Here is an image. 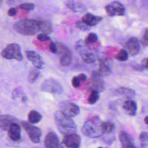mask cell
I'll return each mask as SVG.
<instances>
[{"label":"cell","instance_id":"cell-1","mask_svg":"<svg viewBox=\"0 0 148 148\" xmlns=\"http://www.w3.org/2000/svg\"><path fill=\"white\" fill-rule=\"evenodd\" d=\"M55 123L58 131L62 134L67 135L76 134L77 126L75 121L60 110L56 111L54 113Z\"/></svg>","mask_w":148,"mask_h":148},{"label":"cell","instance_id":"cell-2","mask_svg":"<svg viewBox=\"0 0 148 148\" xmlns=\"http://www.w3.org/2000/svg\"><path fill=\"white\" fill-rule=\"evenodd\" d=\"M102 121L98 116H94L86 121L82 128L84 135L91 138H96L104 134L102 130Z\"/></svg>","mask_w":148,"mask_h":148},{"label":"cell","instance_id":"cell-3","mask_svg":"<svg viewBox=\"0 0 148 148\" xmlns=\"http://www.w3.org/2000/svg\"><path fill=\"white\" fill-rule=\"evenodd\" d=\"M39 21L34 19H21L14 24V29L24 35H34L39 31Z\"/></svg>","mask_w":148,"mask_h":148},{"label":"cell","instance_id":"cell-4","mask_svg":"<svg viewBox=\"0 0 148 148\" xmlns=\"http://www.w3.org/2000/svg\"><path fill=\"white\" fill-rule=\"evenodd\" d=\"M2 56L8 60L14 59L18 61L23 60L21 49L17 43L9 44L1 52Z\"/></svg>","mask_w":148,"mask_h":148},{"label":"cell","instance_id":"cell-5","mask_svg":"<svg viewBox=\"0 0 148 148\" xmlns=\"http://www.w3.org/2000/svg\"><path fill=\"white\" fill-rule=\"evenodd\" d=\"M87 45L84 41L79 40L76 43V50L83 61L86 63H92L95 60V56L90 51Z\"/></svg>","mask_w":148,"mask_h":148},{"label":"cell","instance_id":"cell-6","mask_svg":"<svg viewBox=\"0 0 148 148\" xmlns=\"http://www.w3.org/2000/svg\"><path fill=\"white\" fill-rule=\"evenodd\" d=\"M41 90L52 94H61L63 91V87L57 80L53 78H49L42 84Z\"/></svg>","mask_w":148,"mask_h":148},{"label":"cell","instance_id":"cell-7","mask_svg":"<svg viewBox=\"0 0 148 148\" xmlns=\"http://www.w3.org/2000/svg\"><path fill=\"white\" fill-rule=\"evenodd\" d=\"M21 125L26 131L30 140L33 143H38L40 142L42 132L38 127L26 121H21Z\"/></svg>","mask_w":148,"mask_h":148},{"label":"cell","instance_id":"cell-8","mask_svg":"<svg viewBox=\"0 0 148 148\" xmlns=\"http://www.w3.org/2000/svg\"><path fill=\"white\" fill-rule=\"evenodd\" d=\"M81 140L79 135L76 134L64 135L60 143L61 148H79Z\"/></svg>","mask_w":148,"mask_h":148},{"label":"cell","instance_id":"cell-9","mask_svg":"<svg viewBox=\"0 0 148 148\" xmlns=\"http://www.w3.org/2000/svg\"><path fill=\"white\" fill-rule=\"evenodd\" d=\"M57 53L60 56V62L62 66H68L72 61V55L69 49L64 44L57 43Z\"/></svg>","mask_w":148,"mask_h":148},{"label":"cell","instance_id":"cell-10","mask_svg":"<svg viewBox=\"0 0 148 148\" xmlns=\"http://www.w3.org/2000/svg\"><path fill=\"white\" fill-rule=\"evenodd\" d=\"M59 107L60 111L62 113L71 118L77 116L80 113V109L79 106L72 102H62L60 103Z\"/></svg>","mask_w":148,"mask_h":148},{"label":"cell","instance_id":"cell-11","mask_svg":"<svg viewBox=\"0 0 148 148\" xmlns=\"http://www.w3.org/2000/svg\"><path fill=\"white\" fill-rule=\"evenodd\" d=\"M88 88L91 91H97L98 92L103 91L105 88V84L102 76L97 71L92 73Z\"/></svg>","mask_w":148,"mask_h":148},{"label":"cell","instance_id":"cell-12","mask_svg":"<svg viewBox=\"0 0 148 148\" xmlns=\"http://www.w3.org/2000/svg\"><path fill=\"white\" fill-rule=\"evenodd\" d=\"M139 49V41L136 37H131L127 40L125 44V50L127 51L128 55L135 56L137 54Z\"/></svg>","mask_w":148,"mask_h":148},{"label":"cell","instance_id":"cell-13","mask_svg":"<svg viewBox=\"0 0 148 148\" xmlns=\"http://www.w3.org/2000/svg\"><path fill=\"white\" fill-rule=\"evenodd\" d=\"M26 56L33 65L37 69H42L44 65V61L40 55L35 51L27 50L25 51Z\"/></svg>","mask_w":148,"mask_h":148},{"label":"cell","instance_id":"cell-14","mask_svg":"<svg viewBox=\"0 0 148 148\" xmlns=\"http://www.w3.org/2000/svg\"><path fill=\"white\" fill-rule=\"evenodd\" d=\"M44 144L45 148H59L60 142L57 134L53 131L47 133L45 139Z\"/></svg>","mask_w":148,"mask_h":148},{"label":"cell","instance_id":"cell-15","mask_svg":"<svg viewBox=\"0 0 148 148\" xmlns=\"http://www.w3.org/2000/svg\"><path fill=\"white\" fill-rule=\"evenodd\" d=\"M17 119L9 114L0 115V128L4 131H8L10 126L13 123H17Z\"/></svg>","mask_w":148,"mask_h":148},{"label":"cell","instance_id":"cell-16","mask_svg":"<svg viewBox=\"0 0 148 148\" xmlns=\"http://www.w3.org/2000/svg\"><path fill=\"white\" fill-rule=\"evenodd\" d=\"M8 134L9 138L14 141L17 142L21 138V128L17 123L12 124L8 130Z\"/></svg>","mask_w":148,"mask_h":148},{"label":"cell","instance_id":"cell-17","mask_svg":"<svg viewBox=\"0 0 148 148\" xmlns=\"http://www.w3.org/2000/svg\"><path fill=\"white\" fill-rule=\"evenodd\" d=\"M119 139L123 148L135 147L134 141L131 136L125 131H121L119 134Z\"/></svg>","mask_w":148,"mask_h":148},{"label":"cell","instance_id":"cell-18","mask_svg":"<svg viewBox=\"0 0 148 148\" xmlns=\"http://www.w3.org/2000/svg\"><path fill=\"white\" fill-rule=\"evenodd\" d=\"M123 108L127 114L134 116L136 113L138 107L137 104L135 101L131 99H128L124 102Z\"/></svg>","mask_w":148,"mask_h":148},{"label":"cell","instance_id":"cell-19","mask_svg":"<svg viewBox=\"0 0 148 148\" xmlns=\"http://www.w3.org/2000/svg\"><path fill=\"white\" fill-rule=\"evenodd\" d=\"M102 17L95 16L91 13H86L82 17V21L86 25L91 27L95 26L101 21Z\"/></svg>","mask_w":148,"mask_h":148},{"label":"cell","instance_id":"cell-20","mask_svg":"<svg viewBox=\"0 0 148 148\" xmlns=\"http://www.w3.org/2000/svg\"><path fill=\"white\" fill-rule=\"evenodd\" d=\"M97 72L102 77L109 76L111 73V69L108 62L106 61H100L99 63V68Z\"/></svg>","mask_w":148,"mask_h":148},{"label":"cell","instance_id":"cell-21","mask_svg":"<svg viewBox=\"0 0 148 148\" xmlns=\"http://www.w3.org/2000/svg\"><path fill=\"white\" fill-rule=\"evenodd\" d=\"M116 92L117 94L124 96L127 98H131L135 95L134 90L126 87H120L116 90Z\"/></svg>","mask_w":148,"mask_h":148},{"label":"cell","instance_id":"cell-22","mask_svg":"<svg viewBox=\"0 0 148 148\" xmlns=\"http://www.w3.org/2000/svg\"><path fill=\"white\" fill-rule=\"evenodd\" d=\"M39 31L43 34H49L52 32L53 29L50 23L47 20H42L39 21Z\"/></svg>","mask_w":148,"mask_h":148},{"label":"cell","instance_id":"cell-23","mask_svg":"<svg viewBox=\"0 0 148 148\" xmlns=\"http://www.w3.org/2000/svg\"><path fill=\"white\" fill-rule=\"evenodd\" d=\"M28 119L31 124H36L39 122L42 119L41 114L36 110H31L28 115Z\"/></svg>","mask_w":148,"mask_h":148},{"label":"cell","instance_id":"cell-24","mask_svg":"<svg viewBox=\"0 0 148 148\" xmlns=\"http://www.w3.org/2000/svg\"><path fill=\"white\" fill-rule=\"evenodd\" d=\"M66 6L68 8L73 12H80L84 9V6L82 3L79 2H76L73 0H69L66 2Z\"/></svg>","mask_w":148,"mask_h":148},{"label":"cell","instance_id":"cell-25","mask_svg":"<svg viewBox=\"0 0 148 148\" xmlns=\"http://www.w3.org/2000/svg\"><path fill=\"white\" fill-rule=\"evenodd\" d=\"M112 6L113 8L116 15L117 16H123L125 13V8L124 6L119 2L114 1L110 3Z\"/></svg>","mask_w":148,"mask_h":148},{"label":"cell","instance_id":"cell-26","mask_svg":"<svg viewBox=\"0 0 148 148\" xmlns=\"http://www.w3.org/2000/svg\"><path fill=\"white\" fill-rule=\"evenodd\" d=\"M40 72L36 69H33L29 71L28 75V80L30 83H34L38 78Z\"/></svg>","mask_w":148,"mask_h":148},{"label":"cell","instance_id":"cell-27","mask_svg":"<svg viewBox=\"0 0 148 148\" xmlns=\"http://www.w3.org/2000/svg\"><path fill=\"white\" fill-rule=\"evenodd\" d=\"M102 127L104 134H109L111 132L114 128V125L110 121L103 122Z\"/></svg>","mask_w":148,"mask_h":148},{"label":"cell","instance_id":"cell-28","mask_svg":"<svg viewBox=\"0 0 148 148\" xmlns=\"http://www.w3.org/2000/svg\"><path fill=\"white\" fill-rule=\"evenodd\" d=\"M99 98V92L97 91H91V94L88 97V102L90 104H94L95 103Z\"/></svg>","mask_w":148,"mask_h":148},{"label":"cell","instance_id":"cell-29","mask_svg":"<svg viewBox=\"0 0 148 148\" xmlns=\"http://www.w3.org/2000/svg\"><path fill=\"white\" fill-rule=\"evenodd\" d=\"M116 58L120 61H127L128 58V54L125 49H121L116 56Z\"/></svg>","mask_w":148,"mask_h":148},{"label":"cell","instance_id":"cell-30","mask_svg":"<svg viewBox=\"0 0 148 148\" xmlns=\"http://www.w3.org/2000/svg\"><path fill=\"white\" fill-rule=\"evenodd\" d=\"M139 139L142 148H145L148 143V132H142L139 135Z\"/></svg>","mask_w":148,"mask_h":148},{"label":"cell","instance_id":"cell-31","mask_svg":"<svg viewBox=\"0 0 148 148\" xmlns=\"http://www.w3.org/2000/svg\"><path fill=\"white\" fill-rule=\"evenodd\" d=\"M98 39V36L95 33H90L87 36L84 42L87 45H89L90 43H92L95 42Z\"/></svg>","mask_w":148,"mask_h":148},{"label":"cell","instance_id":"cell-32","mask_svg":"<svg viewBox=\"0 0 148 148\" xmlns=\"http://www.w3.org/2000/svg\"><path fill=\"white\" fill-rule=\"evenodd\" d=\"M76 27L77 28H79L81 30H83V31H88L90 28V26L86 25L82 21H78L76 24Z\"/></svg>","mask_w":148,"mask_h":148},{"label":"cell","instance_id":"cell-33","mask_svg":"<svg viewBox=\"0 0 148 148\" xmlns=\"http://www.w3.org/2000/svg\"><path fill=\"white\" fill-rule=\"evenodd\" d=\"M20 8L22 9H24L25 10L27 11H31L34 8L35 6L34 4L32 3H22L20 5Z\"/></svg>","mask_w":148,"mask_h":148},{"label":"cell","instance_id":"cell-34","mask_svg":"<svg viewBox=\"0 0 148 148\" xmlns=\"http://www.w3.org/2000/svg\"><path fill=\"white\" fill-rule=\"evenodd\" d=\"M141 42L143 45L148 46V28L145 29L141 38Z\"/></svg>","mask_w":148,"mask_h":148},{"label":"cell","instance_id":"cell-35","mask_svg":"<svg viewBox=\"0 0 148 148\" xmlns=\"http://www.w3.org/2000/svg\"><path fill=\"white\" fill-rule=\"evenodd\" d=\"M105 10H106V12L107 14H108L109 16L113 17V16H114L116 15L115 11H114L113 8L112 6V5H111L110 4L107 5L105 6Z\"/></svg>","mask_w":148,"mask_h":148},{"label":"cell","instance_id":"cell-36","mask_svg":"<svg viewBox=\"0 0 148 148\" xmlns=\"http://www.w3.org/2000/svg\"><path fill=\"white\" fill-rule=\"evenodd\" d=\"M37 39L40 41H47L50 40V38L49 35H47V34H45L43 33L38 35Z\"/></svg>","mask_w":148,"mask_h":148},{"label":"cell","instance_id":"cell-37","mask_svg":"<svg viewBox=\"0 0 148 148\" xmlns=\"http://www.w3.org/2000/svg\"><path fill=\"white\" fill-rule=\"evenodd\" d=\"M80 82L81 81L77 76H74L72 79V84L75 88L79 87L80 85Z\"/></svg>","mask_w":148,"mask_h":148},{"label":"cell","instance_id":"cell-38","mask_svg":"<svg viewBox=\"0 0 148 148\" xmlns=\"http://www.w3.org/2000/svg\"><path fill=\"white\" fill-rule=\"evenodd\" d=\"M49 50L50 52L53 54H56L57 53V45L53 42H51L49 44Z\"/></svg>","mask_w":148,"mask_h":148},{"label":"cell","instance_id":"cell-39","mask_svg":"<svg viewBox=\"0 0 148 148\" xmlns=\"http://www.w3.org/2000/svg\"><path fill=\"white\" fill-rule=\"evenodd\" d=\"M21 92V90L20 88H17L16 89H14L12 92V97L13 98H14L16 97H18Z\"/></svg>","mask_w":148,"mask_h":148},{"label":"cell","instance_id":"cell-40","mask_svg":"<svg viewBox=\"0 0 148 148\" xmlns=\"http://www.w3.org/2000/svg\"><path fill=\"white\" fill-rule=\"evenodd\" d=\"M17 13V10L16 8H12L10 9H9V10L8 11V14L9 16H14L16 15V14Z\"/></svg>","mask_w":148,"mask_h":148},{"label":"cell","instance_id":"cell-41","mask_svg":"<svg viewBox=\"0 0 148 148\" xmlns=\"http://www.w3.org/2000/svg\"><path fill=\"white\" fill-rule=\"evenodd\" d=\"M142 65L143 66V68H146L148 69V57L145 58L142 62Z\"/></svg>","mask_w":148,"mask_h":148},{"label":"cell","instance_id":"cell-42","mask_svg":"<svg viewBox=\"0 0 148 148\" xmlns=\"http://www.w3.org/2000/svg\"><path fill=\"white\" fill-rule=\"evenodd\" d=\"M77 77H79V79H80V80L81 82H84L85 81L86 79H87V76L86 75L83 74V73H81V74H79Z\"/></svg>","mask_w":148,"mask_h":148},{"label":"cell","instance_id":"cell-43","mask_svg":"<svg viewBox=\"0 0 148 148\" xmlns=\"http://www.w3.org/2000/svg\"><path fill=\"white\" fill-rule=\"evenodd\" d=\"M144 121L146 124H148V116L145 117L144 119Z\"/></svg>","mask_w":148,"mask_h":148},{"label":"cell","instance_id":"cell-44","mask_svg":"<svg viewBox=\"0 0 148 148\" xmlns=\"http://www.w3.org/2000/svg\"><path fill=\"white\" fill-rule=\"evenodd\" d=\"M27 98L26 96H23V97H22V101L25 102V101H27Z\"/></svg>","mask_w":148,"mask_h":148},{"label":"cell","instance_id":"cell-45","mask_svg":"<svg viewBox=\"0 0 148 148\" xmlns=\"http://www.w3.org/2000/svg\"><path fill=\"white\" fill-rule=\"evenodd\" d=\"M130 148H137V147H136L135 146V147H130Z\"/></svg>","mask_w":148,"mask_h":148},{"label":"cell","instance_id":"cell-46","mask_svg":"<svg viewBox=\"0 0 148 148\" xmlns=\"http://www.w3.org/2000/svg\"><path fill=\"white\" fill-rule=\"evenodd\" d=\"M98 148H103V147H99Z\"/></svg>","mask_w":148,"mask_h":148}]
</instances>
